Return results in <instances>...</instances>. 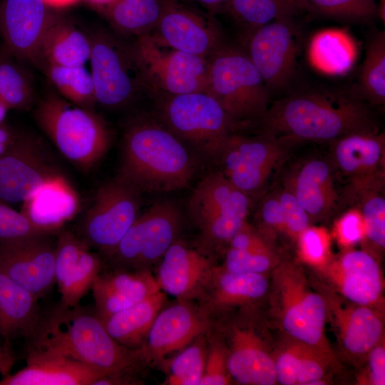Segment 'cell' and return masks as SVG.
I'll return each mask as SVG.
<instances>
[{"mask_svg": "<svg viewBox=\"0 0 385 385\" xmlns=\"http://www.w3.org/2000/svg\"><path fill=\"white\" fill-rule=\"evenodd\" d=\"M201 336L179 351L168 363L169 384L198 385L204 372L207 354L205 342L200 338Z\"/></svg>", "mask_w": 385, "mask_h": 385, "instance_id": "cell-41", "label": "cell"}, {"mask_svg": "<svg viewBox=\"0 0 385 385\" xmlns=\"http://www.w3.org/2000/svg\"><path fill=\"white\" fill-rule=\"evenodd\" d=\"M119 175L142 192L187 187L196 164L185 144L158 118L138 115L126 125Z\"/></svg>", "mask_w": 385, "mask_h": 385, "instance_id": "cell-2", "label": "cell"}, {"mask_svg": "<svg viewBox=\"0 0 385 385\" xmlns=\"http://www.w3.org/2000/svg\"><path fill=\"white\" fill-rule=\"evenodd\" d=\"M160 19L150 34L159 43L208 58L225 43L220 26L211 16L180 4L161 0Z\"/></svg>", "mask_w": 385, "mask_h": 385, "instance_id": "cell-16", "label": "cell"}, {"mask_svg": "<svg viewBox=\"0 0 385 385\" xmlns=\"http://www.w3.org/2000/svg\"><path fill=\"white\" fill-rule=\"evenodd\" d=\"M205 92L241 128L258 123L269 107L270 91L246 51L226 43L208 57Z\"/></svg>", "mask_w": 385, "mask_h": 385, "instance_id": "cell-5", "label": "cell"}, {"mask_svg": "<svg viewBox=\"0 0 385 385\" xmlns=\"http://www.w3.org/2000/svg\"><path fill=\"white\" fill-rule=\"evenodd\" d=\"M104 375L65 355L31 346L26 366L0 380V385H93Z\"/></svg>", "mask_w": 385, "mask_h": 385, "instance_id": "cell-22", "label": "cell"}, {"mask_svg": "<svg viewBox=\"0 0 385 385\" xmlns=\"http://www.w3.org/2000/svg\"><path fill=\"white\" fill-rule=\"evenodd\" d=\"M227 11L251 29L311 10L307 0H230Z\"/></svg>", "mask_w": 385, "mask_h": 385, "instance_id": "cell-37", "label": "cell"}, {"mask_svg": "<svg viewBox=\"0 0 385 385\" xmlns=\"http://www.w3.org/2000/svg\"><path fill=\"white\" fill-rule=\"evenodd\" d=\"M274 279L284 329L298 342L327 353L325 299L310 289L299 268L291 262L280 264Z\"/></svg>", "mask_w": 385, "mask_h": 385, "instance_id": "cell-13", "label": "cell"}, {"mask_svg": "<svg viewBox=\"0 0 385 385\" xmlns=\"http://www.w3.org/2000/svg\"><path fill=\"white\" fill-rule=\"evenodd\" d=\"M228 245L230 248L247 252H263L272 250L271 244L247 221L232 237Z\"/></svg>", "mask_w": 385, "mask_h": 385, "instance_id": "cell-51", "label": "cell"}, {"mask_svg": "<svg viewBox=\"0 0 385 385\" xmlns=\"http://www.w3.org/2000/svg\"><path fill=\"white\" fill-rule=\"evenodd\" d=\"M63 175L40 138L16 135L0 153V202H23Z\"/></svg>", "mask_w": 385, "mask_h": 385, "instance_id": "cell-14", "label": "cell"}, {"mask_svg": "<svg viewBox=\"0 0 385 385\" xmlns=\"http://www.w3.org/2000/svg\"><path fill=\"white\" fill-rule=\"evenodd\" d=\"M299 252L303 260L313 265H323L330 255V237L322 227L308 226L297 238Z\"/></svg>", "mask_w": 385, "mask_h": 385, "instance_id": "cell-46", "label": "cell"}, {"mask_svg": "<svg viewBox=\"0 0 385 385\" xmlns=\"http://www.w3.org/2000/svg\"><path fill=\"white\" fill-rule=\"evenodd\" d=\"M95 7L99 9L102 12L111 6L116 0H87Z\"/></svg>", "mask_w": 385, "mask_h": 385, "instance_id": "cell-56", "label": "cell"}, {"mask_svg": "<svg viewBox=\"0 0 385 385\" xmlns=\"http://www.w3.org/2000/svg\"><path fill=\"white\" fill-rule=\"evenodd\" d=\"M34 118L58 150L83 171L94 167L110 147L111 133L104 119L61 96L46 95L37 104Z\"/></svg>", "mask_w": 385, "mask_h": 385, "instance_id": "cell-4", "label": "cell"}, {"mask_svg": "<svg viewBox=\"0 0 385 385\" xmlns=\"http://www.w3.org/2000/svg\"><path fill=\"white\" fill-rule=\"evenodd\" d=\"M251 197L218 170L205 176L194 189L188 211L208 247L229 244L247 222Z\"/></svg>", "mask_w": 385, "mask_h": 385, "instance_id": "cell-8", "label": "cell"}, {"mask_svg": "<svg viewBox=\"0 0 385 385\" xmlns=\"http://www.w3.org/2000/svg\"><path fill=\"white\" fill-rule=\"evenodd\" d=\"M215 304L228 306L244 304L262 297L268 282L260 273H234L214 267L207 285Z\"/></svg>", "mask_w": 385, "mask_h": 385, "instance_id": "cell-34", "label": "cell"}, {"mask_svg": "<svg viewBox=\"0 0 385 385\" xmlns=\"http://www.w3.org/2000/svg\"><path fill=\"white\" fill-rule=\"evenodd\" d=\"M332 272L342 294L355 304L371 307L381 295L379 266L365 251L346 252L333 264Z\"/></svg>", "mask_w": 385, "mask_h": 385, "instance_id": "cell-27", "label": "cell"}, {"mask_svg": "<svg viewBox=\"0 0 385 385\" xmlns=\"http://www.w3.org/2000/svg\"><path fill=\"white\" fill-rule=\"evenodd\" d=\"M161 11V0H116L103 13L117 34L138 37L152 32Z\"/></svg>", "mask_w": 385, "mask_h": 385, "instance_id": "cell-35", "label": "cell"}, {"mask_svg": "<svg viewBox=\"0 0 385 385\" xmlns=\"http://www.w3.org/2000/svg\"><path fill=\"white\" fill-rule=\"evenodd\" d=\"M205 6L211 14L227 11L230 0H196Z\"/></svg>", "mask_w": 385, "mask_h": 385, "instance_id": "cell-54", "label": "cell"}, {"mask_svg": "<svg viewBox=\"0 0 385 385\" xmlns=\"http://www.w3.org/2000/svg\"><path fill=\"white\" fill-rule=\"evenodd\" d=\"M334 233L339 244L344 247L352 246L365 236L364 222L360 210L354 206L336 221Z\"/></svg>", "mask_w": 385, "mask_h": 385, "instance_id": "cell-50", "label": "cell"}, {"mask_svg": "<svg viewBox=\"0 0 385 385\" xmlns=\"http://www.w3.org/2000/svg\"><path fill=\"white\" fill-rule=\"evenodd\" d=\"M373 105L385 103V31L376 33L368 43L358 83V95Z\"/></svg>", "mask_w": 385, "mask_h": 385, "instance_id": "cell-39", "label": "cell"}, {"mask_svg": "<svg viewBox=\"0 0 385 385\" xmlns=\"http://www.w3.org/2000/svg\"><path fill=\"white\" fill-rule=\"evenodd\" d=\"M277 260L273 250L255 252L229 247L222 267L234 273L263 274L276 265Z\"/></svg>", "mask_w": 385, "mask_h": 385, "instance_id": "cell-45", "label": "cell"}, {"mask_svg": "<svg viewBox=\"0 0 385 385\" xmlns=\"http://www.w3.org/2000/svg\"><path fill=\"white\" fill-rule=\"evenodd\" d=\"M101 270L99 256L88 245L70 242L61 245L55 257V282L61 294L60 304L79 305Z\"/></svg>", "mask_w": 385, "mask_h": 385, "instance_id": "cell-25", "label": "cell"}, {"mask_svg": "<svg viewBox=\"0 0 385 385\" xmlns=\"http://www.w3.org/2000/svg\"><path fill=\"white\" fill-rule=\"evenodd\" d=\"M213 269L204 252L177 240L160 260L155 279L160 290L186 301L207 289Z\"/></svg>", "mask_w": 385, "mask_h": 385, "instance_id": "cell-21", "label": "cell"}, {"mask_svg": "<svg viewBox=\"0 0 385 385\" xmlns=\"http://www.w3.org/2000/svg\"><path fill=\"white\" fill-rule=\"evenodd\" d=\"M281 205L284 233L293 239L309 226L310 217L295 195L284 186L274 190Z\"/></svg>", "mask_w": 385, "mask_h": 385, "instance_id": "cell-47", "label": "cell"}, {"mask_svg": "<svg viewBox=\"0 0 385 385\" xmlns=\"http://www.w3.org/2000/svg\"><path fill=\"white\" fill-rule=\"evenodd\" d=\"M14 57L0 55V103L9 109L27 110L35 98L31 75Z\"/></svg>", "mask_w": 385, "mask_h": 385, "instance_id": "cell-40", "label": "cell"}, {"mask_svg": "<svg viewBox=\"0 0 385 385\" xmlns=\"http://www.w3.org/2000/svg\"><path fill=\"white\" fill-rule=\"evenodd\" d=\"M15 363V357L8 343L0 340V374L5 377L10 374Z\"/></svg>", "mask_w": 385, "mask_h": 385, "instance_id": "cell-53", "label": "cell"}, {"mask_svg": "<svg viewBox=\"0 0 385 385\" xmlns=\"http://www.w3.org/2000/svg\"><path fill=\"white\" fill-rule=\"evenodd\" d=\"M258 123L262 135L289 145L379 131L376 118L357 95L327 90L301 91L278 100Z\"/></svg>", "mask_w": 385, "mask_h": 385, "instance_id": "cell-1", "label": "cell"}, {"mask_svg": "<svg viewBox=\"0 0 385 385\" xmlns=\"http://www.w3.org/2000/svg\"><path fill=\"white\" fill-rule=\"evenodd\" d=\"M330 143V161L346 178L349 192L383 191L385 183V135L378 132L352 133Z\"/></svg>", "mask_w": 385, "mask_h": 385, "instance_id": "cell-17", "label": "cell"}, {"mask_svg": "<svg viewBox=\"0 0 385 385\" xmlns=\"http://www.w3.org/2000/svg\"><path fill=\"white\" fill-rule=\"evenodd\" d=\"M79 207L77 192L63 175L24 201L21 212L36 225L57 234L77 214Z\"/></svg>", "mask_w": 385, "mask_h": 385, "instance_id": "cell-28", "label": "cell"}, {"mask_svg": "<svg viewBox=\"0 0 385 385\" xmlns=\"http://www.w3.org/2000/svg\"><path fill=\"white\" fill-rule=\"evenodd\" d=\"M91 41L69 19L51 13L36 65L80 66L89 61Z\"/></svg>", "mask_w": 385, "mask_h": 385, "instance_id": "cell-29", "label": "cell"}, {"mask_svg": "<svg viewBox=\"0 0 385 385\" xmlns=\"http://www.w3.org/2000/svg\"><path fill=\"white\" fill-rule=\"evenodd\" d=\"M131 46L145 91L154 97L205 91L208 58L162 45L150 34Z\"/></svg>", "mask_w": 385, "mask_h": 385, "instance_id": "cell-7", "label": "cell"}, {"mask_svg": "<svg viewBox=\"0 0 385 385\" xmlns=\"http://www.w3.org/2000/svg\"><path fill=\"white\" fill-rule=\"evenodd\" d=\"M301 34L294 18H284L250 29L246 53L269 91L283 88L297 67Z\"/></svg>", "mask_w": 385, "mask_h": 385, "instance_id": "cell-15", "label": "cell"}, {"mask_svg": "<svg viewBox=\"0 0 385 385\" xmlns=\"http://www.w3.org/2000/svg\"><path fill=\"white\" fill-rule=\"evenodd\" d=\"M364 222L365 237L375 247L385 246V199L382 191L360 190L350 192Z\"/></svg>", "mask_w": 385, "mask_h": 385, "instance_id": "cell-42", "label": "cell"}, {"mask_svg": "<svg viewBox=\"0 0 385 385\" xmlns=\"http://www.w3.org/2000/svg\"><path fill=\"white\" fill-rule=\"evenodd\" d=\"M40 235L56 234L36 225L21 212L0 202V242Z\"/></svg>", "mask_w": 385, "mask_h": 385, "instance_id": "cell-44", "label": "cell"}, {"mask_svg": "<svg viewBox=\"0 0 385 385\" xmlns=\"http://www.w3.org/2000/svg\"><path fill=\"white\" fill-rule=\"evenodd\" d=\"M340 340L349 353L361 355L378 344L383 332L379 316L369 306L359 305L335 311Z\"/></svg>", "mask_w": 385, "mask_h": 385, "instance_id": "cell-32", "label": "cell"}, {"mask_svg": "<svg viewBox=\"0 0 385 385\" xmlns=\"http://www.w3.org/2000/svg\"><path fill=\"white\" fill-rule=\"evenodd\" d=\"M257 211V230L266 240L269 242L268 236L272 232H284L282 207L275 190L262 197Z\"/></svg>", "mask_w": 385, "mask_h": 385, "instance_id": "cell-49", "label": "cell"}, {"mask_svg": "<svg viewBox=\"0 0 385 385\" xmlns=\"http://www.w3.org/2000/svg\"><path fill=\"white\" fill-rule=\"evenodd\" d=\"M41 68L63 98L76 106L94 110L97 103L94 84L84 66L46 64Z\"/></svg>", "mask_w": 385, "mask_h": 385, "instance_id": "cell-38", "label": "cell"}, {"mask_svg": "<svg viewBox=\"0 0 385 385\" xmlns=\"http://www.w3.org/2000/svg\"><path fill=\"white\" fill-rule=\"evenodd\" d=\"M88 36L96 102L109 108L128 104L145 91L131 44L103 30Z\"/></svg>", "mask_w": 385, "mask_h": 385, "instance_id": "cell-10", "label": "cell"}, {"mask_svg": "<svg viewBox=\"0 0 385 385\" xmlns=\"http://www.w3.org/2000/svg\"><path fill=\"white\" fill-rule=\"evenodd\" d=\"M181 225L176 204L157 202L138 215L108 258L118 268L148 270L177 240Z\"/></svg>", "mask_w": 385, "mask_h": 385, "instance_id": "cell-11", "label": "cell"}, {"mask_svg": "<svg viewBox=\"0 0 385 385\" xmlns=\"http://www.w3.org/2000/svg\"><path fill=\"white\" fill-rule=\"evenodd\" d=\"M334 172L330 160L314 157L297 164L284 176L282 185L295 195L311 221L327 217L336 207Z\"/></svg>", "mask_w": 385, "mask_h": 385, "instance_id": "cell-23", "label": "cell"}, {"mask_svg": "<svg viewBox=\"0 0 385 385\" xmlns=\"http://www.w3.org/2000/svg\"><path fill=\"white\" fill-rule=\"evenodd\" d=\"M56 235L0 242V272L38 298L56 284Z\"/></svg>", "mask_w": 385, "mask_h": 385, "instance_id": "cell-18", "label": "cell"}, {"mask_svg": "<svg viewBox=\"0 0 385 385\" xmlns=\"http://www.w3.org/2000/svg\"><path fill=\"white\" fill-rule=\"evenodd\" d=\"M32 339L33 346L68 356L104 376L130 374L139 360L143 359L139 349L119 344L109 334L94 311L79 305H59L42 317Z\"/></svg>", "mask_w": 385, "mask_h": 385, "instance_id": "cell-3", "label": "cell"}, {"mask_svg": "<svg viewBox=\"0 0 385 385\" xmlns=\"http://www.w3.org/2000/svg\"><path fill=\"white\" fill-rule=\"evenodd\" d=\"M311 11L347 21L366 22L379 17L376 0H307Z\"/></svg>", "mask_w": 385, "mask_h": 385, "instance_id": "cell-43", "label": "cell"}, {"mask_svg": "<svg viewBox=\"0 0 385 385\" xmlns=\"http://www.w3.org/2000/svg\"><path fill=\"white\" fill-rule=\"evenodd\" d=\"M79 0H43L48 7L63 8L76 3Z\"/></svg>", "mask_w": 385, "mask_h": 385, "instance_id": "cell-55", "label": "cell"}, {"mask_svg": "<svg viewBox=\"0 0 385 385\" xmlns=\"http://www.w3.org/2000/svg\"><path fill=\"white\" fill-rule=\"evenodd\" d=\"M290 145L260 134H230L215 162L232 185L250 197L260 192L271 175L284 162Z\"/></svg>", "mask_w": 385, "mask_h": 385, "instance_id": "cell-12", "label": "cell"}, {"mask_svg": "<svg viewBox=\"0 0 385 385\" xmlns=\"http://www.w3.org/2000/svg\"><path fill=\"white\" fill-rule=\"evenodd\" d=\"M327 356V352L298 342L274 360L277 381L282 385H309L323 379Z\"/></svg>", "mask_w": 385, "mask_h": 385, "instance_id": "cell-33", "label": "cell"}, {"mask_svg": "<svg viewBox=\"0 0 385 385\" xmlns=\"http://www.w3.org/2000/svg\"><path fill=\"white\" fill-rule=\"evenodd\" d=\"M38 299L0 272V337L32 339L43 317Z\"/></svg>", "mask_w": 385, "mask_h": 385, "instance_id": "cell-30", "label": "cell"}, {"mask_svg": "<svg viewBox=\"0 0 385 385\" xmlns=\"http://www.w3.org/2000/svg\"><path fill=\"white\" fill-rule=\"evenodd\" d=\"M228 350L220 344L207 349L204 372L198 385H227L232 381L227 368Z\"/></svg>", "mask_w": 385, "mask_h": 385, "instance_id": "cell-48", "label": "cell"}, {"mask_svg": "<svg viewBox=\"0 0 385 385\" xmlns=\"http://www.w3.org/2000/svg\"><path fill=\"white\" fill-rule=\"evenodd\" d=\"M166 297L161 290L135 304L101 319L109 334L130 349L141 347Z\"/></svg>", "mask_w": 385, "mask_h": 385, "instance_id": "cell-31", "label": "cell"}, {"mask_svg": "<svg viewBox=\"0 0 385 385\" xmlns=\"http://www.w3.org/2000/svg\"><path fill=\"white\" fill-rule=\"evenodd\" d=\"M141 192L118 174L98 189L81 225V237L108 257L139 215Z\"/></svg>", "mask_w": 385, "mask_h": 385, "instance_id": "cell-9", "label": "cell"}, {"mask_svg": "<svg viewBox=\"0 0 385 385\" xmlns=\"http://www.w3.org/2000/svg\"><path fill=\"white\" fill-rule=\"evenodd\" d=\"M155 98L159 120L185 144L212 161L226 138L241 128L205 91Z\"/></svg>", "mask_w": 385, "mask_h": 385, "instance_id": "cell-6", "label": "cell"}, {"mask_svg": "<svg viewBox=\"0 0 385 385\" xmlns=\"http://www.w3.org/2000/svg\"><path fill=\"white\" fill-rule=\"evenodd\" d=\"M51 12L43 0H1L0 34L4 51L36 65Z\"/></svg>", "mask_w": 385, "mask_h": 385, "instance_id": "cell-19", "label": "cell"}, {"mask_svg": "<svg viewBox=\"0 0 385 385\" xmlns=\"http://www.w3.org/2000/svg\"><path fill=\"white\" fill-rule=\"evenodd\" d=\"M91 289L94 312L101 319L125 309L160 290L149 270L122 268L100 272Z\"/></svg>", "mask_w": 385, "mask_h": 385, "instance_id": "cell-24", "label": "cell"}, {"mask_svg": "<svg viewBox=\"0 0 385 385\" xmlns=\"http://www.w3.org/2000/svg\"><path fill=\"white\" fill-rule=\"evenodd\" d=\"M228 349L227 368L232 379L244 385H274V360L251 329L235 327Z\"/></svg>", "mask_w": 385, "mask_h": 385, "instance_id": "cell-26", "label": "cell"}, {"mask_svg": "<svg viewBox=\"0 0 385 385\" xmlns=\"http://www.w3.org/2000/svg\"><path fill=\"white\" fill-rule=\"evenodd\" d=\"M356 47L343 30L327 29L317 33L309 46V58L319 70L332 74L348 71L354 63Z\"/></svg>", "mask_w": 385, "mask_h": 385, "instance_id": "cell-36", "label": "cell"}, {"mask_svg": "<svg viewBox=\"0 0 385 385\" xmlns=\"http://www.w3.org/2000/svg\"><path fill=\"white\" fill-rule=\"evenodd\" d=\"M369 379L373 385L385 384V348L376 345L369 351Z\"/></svg>", "mask_w": 385, "mask_h": 385, "instance_id": "cell-52", "label": "cell"}, {"mask_svg": "<svg viewBox=\"0 0 385 385\" xmlns=\"http://www.w3.org/2000/svg\"><path fill=\"white\" fill-rule=\"evenodd\" d=\"M180 301L163 307L156 316L139 348L142 359H163L189 345L206 329L204 315L185 300Z\"/></svg>", "mask_w": 385, "mask_h": 385, "instance_id": "cell-20", "label": "cell"}]
</instances>
